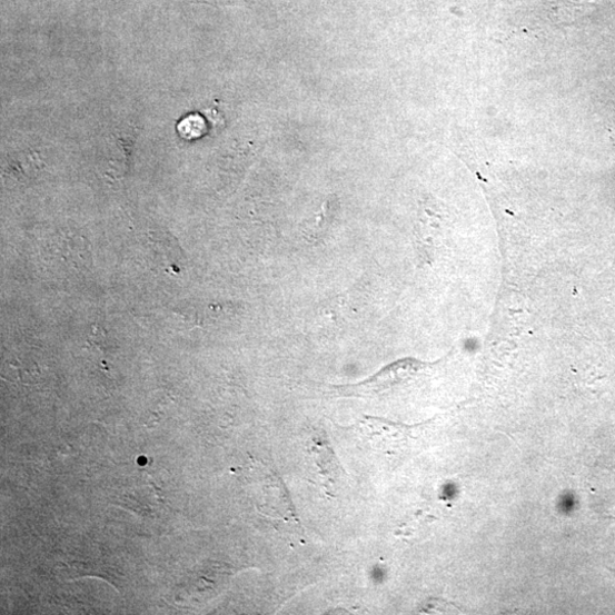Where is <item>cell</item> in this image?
I'll list each match as a JSON object with an SVG mask.
<instances>
[{"label": "cell", "mask_w": 615, "mask_h": 615, "mask_svg": "<svg viewBox=\"0 0 615 615\" xmlns=\"http://www.w3.org/2000/svg\"><path fill=\"white\" fill-rule=\"evenodd\" d=\"M427 365L407 359L389 365L381 371H378L368 380L353 386H329V394L334 397L345 398H375L389 394L394 388L399 387L420 369L427 368Z\"/></svg>", "instance_id": "6da1fadb"}, {"label": "cell", "mask_w": 615, "mask_h": 615, "mask_svg": "<svg viewBox=\"0 0 615 615\" xmlns=\"http://www.w3.org/2000/svg\"><path fill=\"white\" fill-rule=\"evenodd\" d=\"M357 432L367 437L365 439L371 448L387 453L401 452L410 438V428L368 416L359 423Z\"/></svg>", "instance_id": "7a4b0ae2"}, {"label": "cell", "mask_w": 615, "mask_h": 615, "mask_svg": "<svg viewBox=\"0 0 615 615\" xmlns=\"http://www.w3.org/2000/svg\"><path fill=\"white\" fill-rule=\"evenodd\" d=\"M314 458L317 463L319 470L324 473V477L327 480V485L336 487L338 482L343 478V468L338 462V458L334 454L333 449L328 446L326 440L317 437L313 439Z\"/></svg>", "instance_id": "3957f363"}]
</instances>
